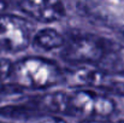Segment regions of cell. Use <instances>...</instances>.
<instances>
[{"instance_id":"5b68a950","label":"cell","mask_w":124,"mask_h":123,"mask_svg":"<svg viewBox=\"0 0 124 123\" xmlns=\"http://www.w3.org/2000/svg\"><path fill=\"white\" fill-rule=\"evenodd\" d=\"M19 10L28 17L42 23H52L60 21L66 12L65 5L62 1H19Z\"/></svg>"},{"instance_id":"8992f818","label":"cell","mask_w":124,"mask_h":123,"mask_svg":"<svg viewBox=\"0 0 124 123\" xmlns=\"http://www.w3.org/2000/svg\"><path fill=\"white\" fill-rule=\"evenodd\" d=\"M0 115L15 120H39L40 117H45L39 110L34 97L27 98L23 101H15L0 105Z\"/></svg>"},{"instance_id":"277c9868","label":"cell","mask_w":124,"mask_h":123,"mask_svg":"<svg viewBox=\"0 0 124 123\" xmlns=\"http://www.w3.org/2000/svg\"><path fill=\"white\" fill-rule=\"evenodd\" d=\"M33 41L29 23L17 16L0 13V52L18 53Z\"/></svg>"},{"instance_id":"6da1fadb","label":"cell","mask_w":124,"mask_h":123,"mask_svg":"<svg viewBox=\"0 0 124 123\" xmlns=\"http://www.w3.org/2000/svg\"><path fill=\"white\" fill-rule=\"evenodd\" d=\"M65 76L54 62L40 58L27 57L13 63L10 81L16 88L47 89L64 81Z\"/></svg>"},{"instance_id":"30bf717a","label":"cell","mask_w":124,"mask_h":123,"mask_svg":"<svg viewBox=\"0 0 124 123\" xmlns=\"http://www.w3.org/2000/svg\"><path fill=\"white\" fill-rule=\"evenodd\" d=\"M34 123H68V122L64 121L60 117H57V116H45L42 118L36 120Z\"/></svg>"},{"instance_id":"7c38bea8","label":"cell","mask_w":124,"mask_h":123,"mask_svg":"<svg viewBox=\"0 0 124 123\" xmlns=\"http://www.w3.org/2000/svg\"><path fill=\"white\" fill-rule=\"evenodd\" d=\"M8 90H11V89H8V86H6V84H0V94H1V93H5V92H8Z\"/></svg>"},{"instance_id":"ba28073f","label":"cell","mask_w":124,"mask_h":123,"mask_svg":"<svg viewBox=\"0 0 124 123\" xmlns=\"http://www.w3.org/2000/svg\"><path fill=\"white\" fill-rule=\"evenodd\" d=\"M64 36L53 28H45L39 30L34 36L31 43L42 51H53L55 48L64 47L65 45Z\"/></svg>"},{"instance_id":"8fae6325","label":"cell","mask_w":124,"mask_h":123,"mask_svg":"<svg viewBox=\"0 0 124 123\" xmlns=\"http://www.w3.org/2000/svg\"><path fill=\"white\" fill-rule=\"evenodd\" d=\"M80 123H117V122H112L108 118H85V120H81Z\"/></svg>"},{"instance_id":"4fadbf2b","label":"cell","mask_w":124,"mask_h":123,"mask_svg":"<svg viewBox=\"0 0 124 123\" xmlns=\"http://www.w3.org/2000/svg\"><path fill=\"white\" fill-rule=\"evenodd\" d=\"M6 7V2H2V1H0V13H2V11H4V8Z\"/></svg>"},{"instance_id":"7a4b0ae2","label":"cell","mask_w":124,"mask_h":123,"mask_svg":"<svg viewBox=\"0 0 124 123\" xmlns=\"http://www.w3.org/2000/svg\"><path fill=\"white\" fill-rule=\"evenodd\" d=\"M116 111L115 100L100 92L81 88L70 93V116L85 118H108Z\"/></svg>"},{"instance_id":"5bb4252c","label":"cell","mask_w":124,"mask_h":123,"mask_svg":"<svg viewBox=\"0 0 124 123\" xmlns=\"http://www.w3.org/2000/svg\"><path fill=\"white\" fill-rule=\"evenodd\" d=\"M117 123H124V120H119V121H118Z\"/></svg>"},{"instance_id":"9c48e42d","label":"cell","mask_w":124,"mask_h":123,"mask_svg":"<svg viewBox=\"0 0 124 123\" xmlns=\"http://www.w3.org/2000/svg\"><path fill=\"white\" fill-rule=\"evenodd\" d=\"M13 69V63L8 59H0V84H4L7 80L11 79Z\"/></svg>"},{"instance_id":"3957f363","label":"cell","mask_w":124,"mask_h":123,"mask_svg":"<svg viewBox=\"0 0 124 123\" xmlns=\"http://www.w3.org/2000/svg\"><path fill=\"white\" fill-rule=\"evenodd\" d=\"M108 41V39L93 35L75 36L65 42L62 57L71 64H92L96 66L105 54Z\"/></svg>"},{"instance_id":"9a60e30c","label":"cell","mask_w":124,"mask_h":123,"mask_svg":"<svg viewBox=\"0 0 124 123\" xmlns=\"http://www.w3.org/2000/svg\"><path fill=\"white\" fill-rule=\"evenodd\" d=\"M0 123H6V122H2V121H0Z\"/></svg>"},{"instance_id":"52a82bcc","label":"cell","mask_w":124,"mask_h":123,"mask_svg":"<svg viewBox=\"0 0 124 123\" xmlns=\"http://www.w3.org/2000/svg\"><path fill=\"white\" fill-rule=\"evenodd\" d=\"M96 68L108 75L124 76V46L110 40L105 54Z\"/></svg>"}]
</instances>
